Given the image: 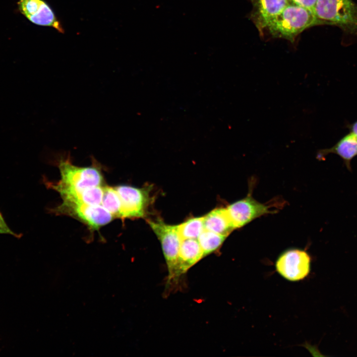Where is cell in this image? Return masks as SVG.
Listing matches in <instances>:
<instances>
[{
	"instance_id": "cell-1",
	"label": "cell",
	"mask_w": 357,
	"mask_h": 357,
	"mask_svg": "<svg viewBox=\"0 0 357 357\" xmlns=\"http://www.w3.org/2000/svg\"><path fill=\"white\" fill-rule=\"evenodd\" d=\"M319 25L312 11L289 3L267 25L263 36L266 33L272 38L284 39L294 42L304 30Z\"/></svg>"
},
{
	"instance_id": "cell-2",
	"label": "cell",
	"mask_w": 357,
	"mask_h": 357,
	"mask_svg": "<svg viewBox=\"0 0 357 357\" xmlns=\"http://www.w3.org/2000/svg\"><path fill=\"white\" fill-rule=\"evenodd\" d=\"M313 12L320 25L336 26L357 35V3L353 0H317Z\"/></svg>"
},
{
	"instance_id": "cell-3",
	"label": "cell",
	"mask_w": 357,
	"mask_h": 357,
	"mask_svg": "<svg viewBox=\"0 0 357 357\" xmlns=\"http://www.w3.org/2000/svg\"><path fill=\"white\" fill-rule=\"evenodd\" d=\"M61 179L51 186L58 191L65 189L80 191L87 188L102 185L103 177L96 165L80 167L73 165L68 156L60 157L58 161Z\"/></svg>"
},
{
	"instance_id": "cell-4",
	"label": "cell",
	"mask_w": 357,
	"mask_h": 357,
	"mask_svg": "<svg viewBox=\"0 0 357 357\" xmlns=\"http://www.w3.org/2000/svg\"><path fill=\"white\" fill-rule=\"evenodd\" d=\"M149 224L160 240L169 272L168 283L176 278L181 238L178 227L162 221H149Z\"/></svg>"
},
{
	"instance_id": "cell-5",
	"label": "cell",
	"mask_w": 357,
	"mask_h": 357,
	"mask_svg": "<svg viewBox=\"0 0 357 357\" xmlns=\"http://www.w3.org/2000/svg\"><path fill=\"white\" fill-rule=\"evenodd\" d=\"M121 203L119 218L144 217L151 202V186L142 188L121 185L114 187Z\"/></svg>"
},
{
	"instance_id": "cell-6",
	"label": "cell",
	"mask_w": 357,
	"mask_h": 357,
	"mask_svg": "<svg viewBox=\"0 0 357 357\" xmlns=\"http://www.w3.org/2000/svg\"><path fill=\"white\" fill-rule=\"evenodd\" d=\"M311 258L304 250L291 249L283 252L275 263L278 273L292 282L303 280L310 271Z\"/></svg>"
},
{
	"instance_id": "cell-7",
	"label": "cell",
	"mask_w": 357,
	"mask_h": 357,
	"mask_svg": "<svg viewBox=\"0 0 357 357\" xmlns=\"http://www.w3.org/2000/svg\"><path fill=\"white\" fill-rule=\"evenodd\" d=\"M56 211L78 218L93 229H98L108 224L114 218L101 205H88L63 201Z\"/></svg>"
},
{
	"instance_id": "cell-8",
	"label": "cell",
	"mask_w": 357,
	"mask_h": 357,
	"mask_svg": "<svg viewBox=\"0 0 357 357\" xmlns=\"http://www.w3.org/2000/svg\"><path fill=\"white\" fill-rule=\"evenodd\" d=\"M270 208V206L257 201L249 194L230 204L227 209L235 229H237L261 216L273 213Z\"/></svg>"
},
{
	"instance_id": "cell-9",
	"label": "cell",
	"mask_w": 357,
	"mask_h": 357,
	"mask_svg": "<svg viewBox=\"0 0 357 357\" xmlns=\"http://www.w3.org/2000/svg\"><path fill=\"white\" fill-rule=\"evenodd\" d=\"M17 5L20 13L32 23L52 27L60 33L64 32L53 10L44 0H19Z\"/></svg>"
},
{
	"instance_id": "cell-10",
	"label": "cell",
	"mask_w": 357,
	"mask_h": 357,
	"mask_svg": "<svg viewBox=\"0 0 357 357\" xmlns=\"http://www.w3.org/2000/svg\"><path fill=\"white\" fill-rule=\"evenodd\" d=\"M252 5L249 15L261 36L267 25L289 3L288 0H248Z\"/></svg>"
},
{
	"instance_id": "cell-11",
	"label": "cell",
	"mask_w": 357,
	"mask_h": 357,
	"mask_svg": "<svg viewBox=\"0 0 357 357\" xmlns=\"http://www.w3.org/2000/svg\"><path fill=\"white\" fill-rule=\"evenodd\" d=\"M329 154L338 155L343 160L347 169L350 171H352L351 161L357 156V139L350 132L332 147L319 150L316 158L321 160Z\"/></svg>"
},
{
	"instance_id": "cell-12",
	"label": "cell",
	"mask_w": 357,
	"mask_h": 357,
	"mask_svg": "<svg viewBox=\"0 0 357 357\" xmlns=\"http://www.w3.org/2000/svg\"><path fill=\"white\" fill-rule=\"evenodd\" d=\"M203 257V253L197 239H182L179 250L176 278L185 273Z\"/></svg>"
},
{
	"instance_id": "cell-13",
	"label": "cell",
	"mask_w": 357,
	"mask_h": 357,
	"mask_svg": "<svg viewBox=\"0 0 357 357\" xmlns=\"http://www.w3.org/2000/svg\"><path fill=\"white\" fill-rule=\"evenodd\" d=\"M204 229L226 236L235 229L227 208L215 209L203 217Z\"/></svg>"
},
{
	"instance_id": "cell-14",
	"label": "cell",
	"mask_w": 357,
	"mask_h": 357,
	"mask_svg": "<svg viewBox=\"0 0 357 357\" xmlns=\"http://www.w3.org/2000/svg\"><path fill=\"white\" fill-rule=\"evenodd\" d=\"M226 238V236L204 229L197 238L204 257L217 250Z\"/></svg>"
},
{
	"instance_id": "cell-15",
	"label": "cell",
	"mask_w": 357,
	"mask_h": 357,
	"mask_svg": "<svg viewBox=\"0 0 357 357\" xmlns=\"http://www.w3.org/2000/svg\"><path fill=\"white\" fill-rule=\"evenodd\" d=\"M178 227L181 239H197L204 230L203 217L189 219Z\"/></svg>"
},
{
	"instance_id": "cell-16",
	"label": "cell",
	"mask_w": 357,
	"mask_h": 357,
	"mask_svg": "<svg viewBox=\"0 0 357 357\" xmlns=\"http://www.w3.org/2000/svg\"><path fill=\"white\" fill-rule=\"evenodd\" d=\"M101 205L109 211L114 217L119 218L121 203L114 187L104 186Z\"/></svg>"
},
{
	"instance_id": "cell-17",
	"label": "cell",
	"mask_w": 357,
	"mask_h": 357,
	"mask_svg": "<svg viewBox=\"0 0 357 357\" xmlns=\"http://www.w3.org/2000/svg\"><path fill=\"white\" fill-rule=\"evenodd\" d=\"M0 234L9 235L17 238H20L22 236L21 234L15 233L9 227L1 213L0 212Z\"/></svg>"
},
{
	"instance_id": "cell-18",
	"label": "cell",
	"mask_w": 357,
	"mask_h": 357,
	"mask_svg": "<svg viewBox=\"0 0 357 357\" xmlns=\"http://www.w3.org/2000/svg\"><path fill=\"white\" fill-rule=\"evenodd\" d=\"M317 0H288L289 3L307 8L313 12Z\"/></svg>"
},
{
	"instance_id": "cell-19",
	"label": "cell",
	"mask_w": 357,
	"mask_h": 357,
	"mask_svg": "<svg viewBox=\"0 0 357 357\" xmlns=\"http://www.w3.org/2000/svg\"><path fill=\"white\" fill-rule=\"evenodd\" d=\"M346 127L349 129L350 132L353 134L357 139V120L352 123H348Z\"/></svg>"
}]
</instances>
